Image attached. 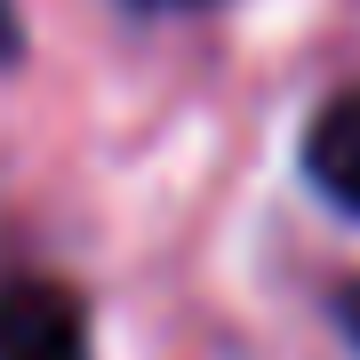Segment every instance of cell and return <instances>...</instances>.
Listing matches in <instances>:
<instances>
[{
	"label": "cell",
	"instance_id": "3",
	"mask_svg": "<svg viewBox=\"0 0 360 360\" xmlns=\"http://www.w3.org/2000/svg\"><path fill=\"white\" fill-rule=\"evenodd\" d=\"M16 49H25V32H16V8L0 0V65H16Z\"/></svg>",
	"mask_w": 360,
	"mask_h": 360
},
{
	"label": "cell",
	"instance_id": "2",
	"mask_svg": "<svg viewBox=\"0 0 360 360\" xmlns=\"http://www.w3.org/2000/svg\"><path fill=\"white\" fill-rule=\"evenodd\" d=\"M304 176H312L321 200H336L345 217H360V89L328 96L321 112H312V129H304Z\"/></svg>",
	"mask_w": 360,
	"mask_h": 360
},
{
	"label": "cell",
	"instance_id": "4",
	"mask_svg": "<svg viewBox=\"0 0 360 360\" xmlns=\"http://www.w3.org/2000/svg\"><path fill=\"white\" fill-rule=\"evenodd\" d=\"M129 8H144V16H176V8H208V0H129Z\"/></svg>",
	"mask_w": 360,
	"mask_h": 360
},
{
	"label": "cell",
	"instance_id": "1",
	"mask_svg": "<svg viewBox=\"0 0 360 360\" xmlns=\"http://www.w3.org/2000/svg\"><path fill=\"white\" fill-rule=\"evenodd\" d=\"M0 360H96L89 304L65 281H8L0 288Z\"/></svg>",
	"mask_w": 360,
	"mask_h": 360
}]
</instances>
